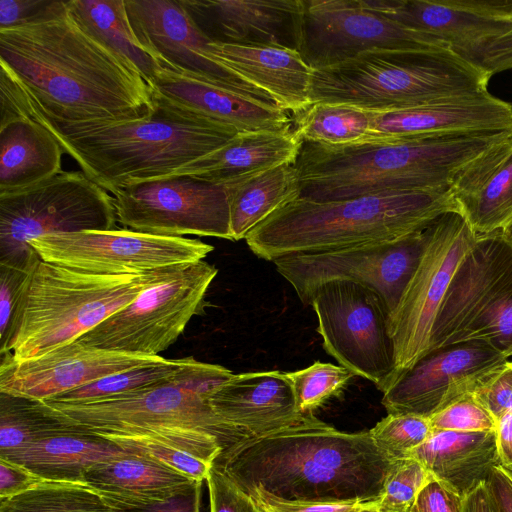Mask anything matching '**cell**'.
<instances>
[{"label": "cell", "mask_w": 512, "mask_h": 512, "mask_svg": "<svg viewBox=\"0 0 512 512\" xmlns=\"http://www.w3.org/2000/svg\"><path fill=\"white\" fill-rule=\"evenodd\" d=\"M0 110L18 105L55 123L152 116L157 104L136 66L87 29L67 1L0 30Z\"/></svg>", "instance_id": "cell-1"}, {"label": "cell", "mask_w": 512, "mask_h": 512, "mask_svg": "<svg viewBox=\"0 0 512 512\" xmlns=\"http://www.w3.org/2000/svg\"><path fill=\"white\" fill-rule=\"evenodd\" d=\"M214 463L251 498L377 502L392 466L369 431L347 433L314 414L288 428L244 437Z\"/></svg>", "instance_id": "cell-2"}, {"label": "cell", "mask_w": 512, "mask_h": 512, "mask_svg": "<svg viewBox=\"0 0 512 512\" xmlns=\"http://www.w3.org/2000/svg\"><path fill=\"white\" fill-rule=\"evenodd\" d=\"M511 135L462 133L339 146L303 141L293 165L299 198L328 201L387 191L448 193L465 166Z\"/></svg>", "instance_id": "cell-3"}, {"label": "cell", "mask_w": 512, "mask_h": 512, "mask_svg": "<svg viewBox=\"0 0 512 512\" xmlns=\"http://www.w3.org/2000/svg\"><path fill=\"white\" fill-rule=\"evenodd\" d=\"M20 117L44 126L81 171L112 194L129 181L168 175L239 133L161 104L150 117L116 122L55 123L18 105L1 111L0 118Z\"/></svg>", "instance_id": "cell-4"}, {"label": "cell", "mask_w": 512, "mask_h": 512, "mask_svg": "<svg viewBox=\"0 0 512 512\" xmlns=\"http://www.w3.org/2000/svg\"><path fill=\"white\" fill-rule=\"evenodd\" d=\"M448 211H457L450 192L387 191L328 201L297 197L259 223L245 241L257 257L273 262L290 254L399 240Z\"/></svg>", "instance_id": "cell-5"}, {"label": "cell", "mask_w": 512, "mask_h": 512, "mask_svg": "<svg viewBox=\"0 0 512 512\" xmlns=\"http://www.w3.org/2000/svg\"><path fill=\"white\" fill-rule=\"evenodd\" d=\"M490 78L449 49H378L312 70L310 100L383 113L485 94Z\"/></svg>", "instance_id": "cell-6"}, {"label": "cell", "mask_w": 512, "mask_h": 512, "mask_svg": "<svg viewBox=\"0 0 512 512\" xmlns=\"http://www.w3.org/2000/svg\"><path fill=\"white\" fill-rule=\"evenodd\" d=\"M155 272L98 275L39 259L24 281L0 356L28 360L75 342L133 302Z\"/></svg>", "instance_id": "cell-7"}, {"label": "cell", "mask_w": 512, "mask_h": 512, "mask_svg": "<svg viewBox=\"0 0 512 512\" xmlns=\"http://www.w3.org/2000/svg\"><path fill=\"white\" fill-rule=\"evenodd\" d=\"M467 342L512 356V242L503 231L477 235L458 264L434 322L430 351Z\"/></svg>", "instance_id": "cell-8"}, {"label": "cell", "mask_w": 512, "mask_h": 512, "mask_svg": "<svg viewBox=\"0 0 512 512\" xmlns=\"http://www.w3.org/2000/svg\"><path fill=\"white\" fill-rule=\"evenodd\" d=\"M113 197L82 171L60 173L0 193V264L29 271L40 259L29 245L49 234L116 229Z\"/></svg>", "instance_id": "cell-9"}, {"label": "cell", "mask_w": 512, "mask_h": 512, "mask_svg": "<svg viewBox=\"0 0 512 512\" xmlns=\"http://www.w3.org/2000/svg\"><path fill=\"white\" fill-rule=\"evenodd\" d=\"M217 273L205 260L158 269L133 302L76 341L104 350L160 355L200 313Z\"/></svg>", "instance_id": "cell-10"}, {"label": "cell", "mask_w": 512, "mask_h": 512, "mask_svg": "<svg viewBox=\"0 0 512 512\" xmlns=\"http://www.w3.org/2000/svg\"><path fill=\"white\" fill-rule=\"evenodd\" d=\"M368 9L440 40L492 76L512 69V0H362Z\"/></svg>", "instance_id": "cell-11"}, {"label": "cell", "mask_w": 512, "mask_h": 512, "mask_svg": "<svg viewBox=\"0 0 512 512\" xmlns=\"http://www.w3.org/2000/svg\"><path fill=\"white\" fill-rule=\"evenodd\" d=\"M308 305L317 316L325 351L386 392L395 382L396 365L390 315L381 297L359 283L333 280L317 287Z\"/></svg>", "instance_id": "cell-12"}, {"label": "cell", "mask_w": 512, "mask_h": 512, "mask_svg": "<svg viewBox=\"0 0 512 512\" xmlns=\"http://www.w3.org/2000/svg\"><path fill=\"white\" fill-rule=\"evenodd\" d=\"M425 232V247L418 266L389 318L395 382L429 353L432 329L446 290L458 264L477 238L457 211L440 215Z\"/></svg>", "instance_id": "cell-13"}, {"label": "cell", "mask_w": 512, "mask_h": 512, "mask_svg": "<svg viewBox=\"0 0 512 512\" xmlns=\"http://www.w3.org/2000/svg\"><path fill=\"white\" fill-rule=\"evenodd\" d=\"M117 222L160 236L232 240L226 184L165 175L127 182L113 193Z\"/></svg>", "instance_id": "cell-14"}, {"label": "cell", "mask_w": 512, "mask_h": 512, "mask_svg": "<svg viewBox=\"0 0 512 512\" xmlns=\"http://www.w3.org/2000/svg\"><path fill=\"white\" fill-rule=\"evenodd\" d=\"M425 229L395 241L290 254L273 263L305 305L322 284L347 280L374 290L391 316L420 261L426 242Z\"/></svg>", "instance_id": "cell-15"}, {"label": "cell", "mask_w": 512, "mask_h": 512, "mask_svg": "<svg viewBox=\"0 0 512 512\" xmlns=\"http://www.w3.org/2000/svg\"><path fill=\"white\" fill-rule=\"evenodd\" d=\"M29 245L39 258L98 275H139L204 260L214 247L193 238L169 237L128 228L44 235Z\"/></svg>", "instance_id": "cell-16"}, {"label": "cell", "mask_w": 512, "mask_h": 512, "mask_svg": "<svg viewBox=\"0 0 512 512\" xmlns=\"http://www.w3.org/2000/svg\"><path fill=\"white\" fill-rule=\"evenodd\" d=\"M378 49L448 48L432 35L368 9L362 0H301L297 50L312 70Z\"/></svg>", "instance_id": "cell-17"}, {"label": "cell", "mask_w": 512, "mask_h": 512, "mask_svg": "<svg viewBox=\"0 0 512 512\" xmlns=\"http://www.w3.org/2000/svg\"><path fill=\"white\" fill-rule=\"evenodd\" d=\"M48 404L93 431H122L159 426L195 428L217 436L223 450L247 437L223 422L213 412L208 397L184 386L178 379V374L167 382L102 401Z\"/></svg>", "instance_id": "cell-18"}, {"label": "cell", "mask_w": 512, "mask_h": 512, "mask_svg": "<svg viewBox=\"0 0 512 512\" xmlns=\"http://www.w3.org/2000/svg\"><path fill=\"white\" fill-rule=\"evenodd\" d=\"M126 8L136 38L163 67L187 71L207 82L277 106L268 94L212 57L208 49L211 40L180 0H126Z\"/></svg>", "instance_id": "cell-19"}, {"label": "cell", "mask_w": 512, "mask_h": 512, "mask_svg": "<svg viewBox=\"0 0 512 512\" xmlns=\"http://www.w3.org/2000/svg\"><path fill=\"white\" fill-rule=\"evenodd\" d=\"M508 358L481 342L430 351L383 393L388 414L430 418L457 399L473 394Z\"/></svg>", "instance_id": "cell-20"}, {"label": "cell", "mask_w": 512, "mask_h": 512, "mask_svg": "<svg viewBox=\"0 0 512 512\" xmlns=\"http://www.w3.org/2000/svg\"><path fill=\"white\" fill-rule=\"evenodd\" d=\"M163 360L160 355L104 350L77 341L28 360L17 361L5 354L0 360V393L45 401L106 376Z\"/></svg>", "instance_id": "cell-21"}, {"label": "cell", "mask_w": 512, "mask_h": 512, "mask_svg": "<svg viewBox=\"0 0 512 512\" xmlns=\"http://www.w3.org/2000/svg\"><path fill=\"white\" fill-rule=\"evenodd\" d=\"M155 102L182 113L229 125L239 132L288 131V112L221 86L187 71L163 67L151 83Z\"/></svg>", "instance_id": "cell-22"}, {"label": "cell", "mask_w": 512, "mask_h": 512, "mask_svg": "<svg viewBox=\"0 0 512 512\" xmlns=\"http://www.w3.org/2000/svg\"><path fill=\"white\" fill-rule=\"evenodd\" d=\"M211 42L297 49L301 0H180Z\"/></svg>", "instance_id": "cell-23"}, {"label": "cell", "mask_w": 512, "mask_h": 512, "mask_svg": "<svg viewBox=\"0 0 512 512\" xmlns=\"http://www.w3.org/2000/svg\"><path fill=\"white\" fill-rule=\"evenodd\" d=\"M213 412L248 437L267 435L304 421L313 413L298 411L285 373L233 374L208 396Z\"/></svg>", "instance_id": "cell-24"}, {"label": "cell", "mask_w": 512, "mask_h": 512, "mask_svg": "<svg viewBox=\"0 0 512 512\" xmlns=\"http://www.w3.org/2000/svg\"><path fill=\"white\" fill-rule=\"evenodd\" d=\"M504 131L512 132V104L487 92L375 113L366 140Z\"/></svg>", "instance_id": "cell-25"}, {"label": "cell", "mask_w": 512, "mask_h": 512, "mask_svg": "<svg viewBox=\"0 0 512 512\" xmlns=\"http://www.w3.org/2000/svg\"><path fill=\"white\" fill-rule=\"evenodd\" d=\"M450 194L476 235L504 231L512 223V135L465 166Z\"/></svg>", "instance_id": "cell-26"}, {"label": "cell", "mask_w": 512, "mask_h": 512, "mask_svg": "<svg viewBox=\"0 0 512 512\" xmlns=\"http://www.w3.org/2000/svg\"><path fill=\"white\" fill-rule=\"evenodd\" d=\"M208 49L213 58L264 91L281 109L296 114L312 105V69L297 49L219 42H209Z\"/></svg>", "instance_id": "cell-27"}, {"label": "cell", "mask_w": 512, "mask_h": 512, "mask_svg": "<svg viewBox=\"0 0 512 512\" xmlns=\"http://www.w3.org/2000/svg\"><path fill=\"white\" fill-rule=\"evenodd\" d=\"M303 140L288 131L239 132L222 147L171 172L216 184L281 165H294Z\"/></svg>", "instance_id": "cell-28"}, {"label": "cell", "mask_w": 512, "mask_h": 512, "mask_svg": "<svg viewBox=\"0 0 512 512\" xmlns=\"http://www.w3.org/2000/svg\"><path fill=\"white\" fill-rule=\"evenodd\" d=\"M409 457L422 463L433 478L462 498L487 483L492 469L501 465L495 430H432L426 441Z\"/></svg>", "instance_id": "cell-29"}, {"label": "cell", "mask_w": 512, "mask_h": 512, "mask_svg": "<svg viewBox=\"0 0 512 512\" xmlns=\"http://www.w3.org/2000/svg\"><path fill=\"white\" fill-rule=\"evenodd\" d=\"M94 432L126 453L149 459L198 481L206 480L223 452L217 436L195 428L159 426Z\"/></svg>", "instance_id": "cell-30"}, {"label": "cell", "mask_w": 512, "mask_h": 512, "mask_svg": "<svg viewBox=\"0 0 512 512\" xmlns=\"http://www.w3.org/2000/svg\"><path fill=\"white\" fill-rule=\"evenodd\" d=\"M124 452L81 425L77 430L37 440L1 459L19 464L43 481L84 483L90 468Z\"/></svg>", "instance_id": "cell-31"}, {"label": "cell", "mask_w": 512, "mask_h": 512, "mask_svg": "<svg viewBox=\"0 0 512 512\" xmlns=\"http://www.w3.org/2000/svg\"><path fill=\"white\" fill-rule=\"evenodd\" d=\"M195 480L146 458L124 452L90 468L84 484L120 506H149L188 488Z\"/></svg>", "instance_id": "cell-32"}, {"label": "cell", "mask_w": 512, "mask_h": 512, "mask_svg": "<svg viewBox=\"0 0 512 512\" xmlns=\"http://www.w3.org/2000/svg\"><path fill=\"white\" fill-rule=\"evenodd\" d=\"M62 154L54 136L32 119L20 117L0 125V193L60 173Z\"/></svg>", "instance_id": "cell-33"}, {"label": "cell", "mask_w": 512, "mask_h": 512, "mask_svg": "<svg viewBox=\"0 0 512 512\" xmlns=\"http://www.w3.org/2000/svg\"><path fill=\"white\" fill-rule=\"evenodd\" d=\"M233 241L248 233L283 204L299 197L293 165H281L226 184Z\"/></svg>", "instance_id": "cell-34"}, {"label": "cell", "mask_w": 512, "mask_h": 512, "mask_svg": "<svg viewBox=\"0 0 512 512\" xmlns=\"http://www.w3.org/2000/svg\"><path fill=\"white\" fill-rule=\"evenodd\" d=\"M67 6L87 29L132 62L151 85L163 66L136 38L126 0H69Z\"/></svg>", "instance_id": "cell-35"}, {"label": "cell", "mask_w": 512, "mask_h": 512, "mask_svg": "<svg viewBox=\"0 0 512 512\" xmlns=\"http://www.w3.org/2000/svg\"><path fill=\"white\" fill-rule=\"evenodd\" d=\"M80 424L43 400L0 393V458Z\"/></svg>", "instance_id": "cell-36"}, {"label": "cell", "mask_w": 512, "mask_h": 512, "mask_svg": "<svg viewBox=\"0 0 512 512\" xmlns=\"http://www.w3.org/2000/svg\"><path fill=\"white\" fill-rule=\"evenodd\" d=\"M0 512H126L84 483L40 481L28 490L0 499Z\"/></svg>", "instance_id": "cell-37"}, {"label": "cell", "mask_w": 512, "mask_h": 512, "mask_svg": "<svg viewBox=\"0 0 512 512\" xmlns=\"http://www.w3.org/2000/svg\"><path fill=\"white\" fill-rule=\"evenodd\" d=\"M374 112L330 103H315L293 114V127L303 141L339 146L366 140Z\"/></svg>", "instance_id": "cell-38"}, {"label": "cell", "mask_w": 512, "mask_h": 512, "mask_svg": "<svg viewBox=\"0 0 512 512\" xmlns=\"http://www.w3.org/2000/svg\"><path fill=\"white\" fill-rule=\"evenodd\" d=\"M185 364V358L165 359L140 365L45 400L53 404H85L114 398L173 379Z\"/></svg>", "instance_id": "cell-39"}, {"label": "cell", "mask_w": 512, "mask_h": 512, "mask_svg": "<svg viewBox=\"0 0 512 512\" xmlns=\"http://www.w3.org/2000/svg\"><path fill=\"white\" fill-rule=\"evenodd\" d=\"M285 375L292 385L297 409L302 414L313 413L328 399L339 396L356 376L341 365L320 361Z\"/></svg>", "instance_id": "cell-40"}, {"label": "cell", "mask_w": 512, "mask_h": 512, "mask_svg": "<svg viewBox=\"0 0 512 512\" xmlns=\"http://www.w3.org/2000/svg\"><path fill=\"white\" fill-rule=\"evenodd\" d=\"M375 444L391 460L407 458L430 436L428 418L413 414H388L369 430Z\"/></svg>", "instance_id": "cell-41"}, {"label": "cell", "mask_w": 512, "mask_h": 512, "mask_svg": "<svg viewBox=\"0 0 512 512\" xmlns=\"http://www.w3.org/2000/svg\"><path fill=\"white\" fill-rule=\"evenodd\" d=\"M431 478L424 465L413 457L394 460L377 507L389 512H408Z\"/></svg>", "instance_id": "cell-42"}, {"label": "cell", "mask_w": 512, "mask_h": 512, "mask_svg": "<svg viewBox=\"0 0 512 512\" xmlns=\"http://www.w3.org/2000/svg\"><path fill=\"white\" fill-rule=\"evenodd\" d=\"M432 430L480 432L496 428V420L473 394L457 399L429 418Z\"/></svg>", "instance_id": "cell-43"}, {"label": "cell", "mask_w": 512, "mask_h": 512, "mask_svg": "<svg viewBox=\"0 0 512 512\" xmlns=\"http://www.w3.org/2000/svg\"><path fill=\"white\" fill-rule=\"evenodd\" d=\"M205 481L210 512H261L256 502L215 465Z\"/></svg>", "instance_id": "cell-44"}, {"label": "cell", "mask_w": 512, "mask_h": 512, "mask_svg": "<svg viewBox=\"0 0 512 512\" xmlns=\"http://www.w3.org/2000/svg\"><path fill=\"white\" fill-rule=\"evenodd\" d=\"M473 395L496 421L512 411V361L508 360Z\"/></svg>", "instance_id": "cell-45"}, {"label": "cell", "mask_w": 512, "mask_h": 512, "mask_svg": "<svg viewBox=\"0 0 512 512\" xmlns=\"http://www.w3.org/2000/svg\"><path fill=\"white\" fill-rule=\"evenodd\" d=\"M28 272L0 264V344L9 332L18 297Z\"/></svg>", "instance_id": "cell-46"}, {"label": "cell", "mask_w": 512, "mask_h": 512, "mask_svg": "<svg viewBox=\"0 0 512 512\" xmlns=\"http://www.w3.org/2000/svg\"><path fill=\"white\" fill-rule=\"evenodd\" d=\"M462 502L459 494L432 477L408 512H462Z\"/></svg>", "instance_id": "cell-47"}, {"label": "cell", "mask_w": 512, "mask_h": 512, "mask_svg": "<svg viewBox=\"0 0 512 512\" xmlns=\"http://www.w3.org/2000/svg\"><path fill=\"white\" fill-rule=\"evenodd\" d=\"M54 1L0 0V30L21 26L42 18Z\"/></svg>", "instance_id": "cell-48"}, {"label": "cell", "mask_w": 512, "mask_h": 512, "mask_svg": "<svg viewBox=\"0 0 512 512\" xmlns=\"http://www.w3.org/2000/svg\"><path fill=\"white\" fill-rule=\"evenodd\" d=\"M253 500L261 512H356L370 504L363 502H284L267 498Z\"/></svg>", "instance_id": "cell-49"}, {"label": "cell", "mask_w": 512, "mask_h": 512, "mask_svg": "<svg viewBox=\"0 0 512 512\" xmlns=\"http://www.w3.org/2000/svg\"><path fill=\"white\" fill-rule=\"evenodd\" d=\"M203 482L195 480L179 494L153 505L119 506L126 512H201Z\"/></svg>", "instance_id": "cell-50"}, {"label": "cell", "mask_w": 512, "mask_h": 512, "mask_svg": "<svg viewBox=\"0 0 512 512\" xmlns=\"http://www.w3.org/2000/svg\"><path fill=\"white\" fill-rule=\"evenodd\" d=\"M40 481L19 464L0 458V499L18 495Z\"/></svg>", "instance_id": "cell-51"}, {"label": "cell", "mask_w": 512, "mask_h": 512, "mask_svg": "<svg viewBox=\"0 0 512 512\" xmlns=\"http://www.w3.org/2000/svg\"><path fill=\"white\" fill-rule=\"evenodd\" d=\"M486 484L498 512H512V472L502 465L496 466Z\"/></svg>", "instance_id": "cell-52"}, {"label": "cell", "mask_w": 512, "mask_h": 512, "mask_svg": "<svg viewBox=\"0 0 512 512\" xmlns=\"http://www.w3.org/2000/svg\"><path fill=\"white\" fill-rule=\"evenodd\" d=\"M495 434L501 465L512 472V411L496 421Z\"/></svg>", "instance_id": "cell-53"}, {"label": "cell", "mask_w": 512, "mask_h": 512, "mask_svg": "<svg viewBox=\"0 0 512 512\" xmlns=\"http://www.w3.org/2000/svg\"><path fill=\"white\" fill-rule=\"evenodd\" d=\"M462 512H498L486 483L463 497Z\"/></svg>", "instance_id": "cell-54"}, {"label": "cell", "mask_w": 512, "mask_h": 512, "mask_svg": "<svg viewBox=\"0 0 512 512\" xmlns=\"http://www.w3.org/2000/svg\"><path fill=\"white\" fill-rule=\"evenodd\" d=\"M356 512H389V511L380 509L379 507H377L376 502H373Z\"/></svg>", "instance_id": "cell-55"}, {"label": "cell", "mask_w": 512, "mask_h": 512, "mask_svg": "<svg viewBox=\"0 0 512 512\" xmlns=\"http://www.w3.org/2000/svg\"><path fill=\"white\" fill-rule=\"evenodd\" d=\"M508 239L512 242V223L503 231Z\"/></svg>", "instance_id": "cell-56"}]
</instances>
